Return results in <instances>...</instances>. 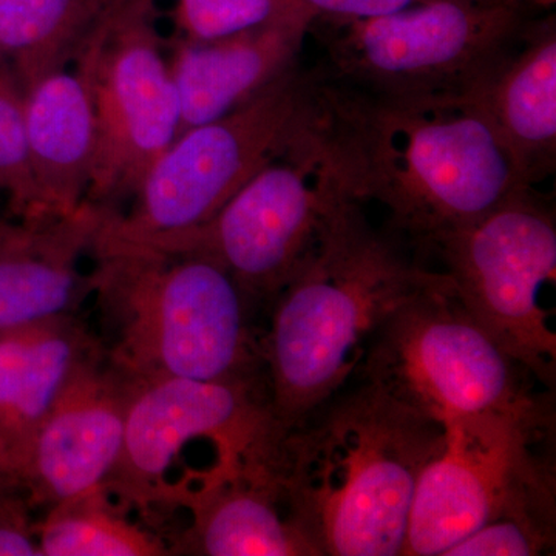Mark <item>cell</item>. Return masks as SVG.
<instances>
[{"label":"cell","instance_id":"3","mask_svg":"<svg viewBox=\"0 0 556 556\" xmlns=\"http://www.w3.org/2000/svg\"><path fill=\"white\" fill-rule=\"evenodd\" d=\"M442 438L441 424L368 380L289 431L285 484L318 555L404 554L417 481Z\"/></svg>","mask_w":556,"mask_h":556},{"label":"cell","instance_id":"13","mask_svg":"<svg viewBox=\"0 0 556 556\" xmlns=\"http://www.w3.org/2000/svg\"><path fill=\"white\" fill-rule=\"evenodd\" d=\"M130 391V376L104 348L76 369L10 466L11 482L30 506L51 507L104 486L123 448Z\"/></svg>","mask_w":556,"mask_h":556},{"label":"cell","instance_id":"21","mask_svg":"<svg viewBox=\"0 0 556 556\" xmlns=\"http://www.w3.org/2000/svg\"><path fill=\"white\" fill-rule=\"evenodd\" d=\"M42 556H163L169 547L127 518L105 486L49 507L35 525Z\"/></svg>","mask_w":556,"mask_h":556},{"label":"cell","instance_id":"8","mask_svg":"<svg viewBox=\"0 0 556 556\" xmlns=\"http://www.w3.org/2000/svg\"><path fill=\"white\" fill-rule=\"evenodd\" d=\"M457 300L536 379L554 387L556 332L544 305L555 287V214L533 188L434 240Z\"/></svg>","mask_w":556,"mask_h":556},{"label":"cell","instance_id":"23","mask_svg":"<svg viewBox=\"0 0 556 556\" xmlns=\"http://www.w3.org/2000/svg\"><path fill=\"white\" fill-rule=\"evenodd\" d=\"M0 190L7 193L11 212L24 225L51 222L33 177L24 94L7 68L0 70Z\"/></svg>","mask_w":556,"mask_h":556},{"label":"cell","instance_id":"24","mask_svg":"<svg viewBox=\"0 0 556 556\" xmlns=\"http://www.w3.org/2000/svg\"><path fill=\"white\" fill-rule=\"evenodd\" d=\"M308 14L317 16L303 0H179V22L190 42L225 39Z\"/></svg>","mask_w":556,"mask_h":556},{"label":"cell","instance_id":"18","mask_svg":"<svg viewBox=\"0 0 556 556\" xmlns=\"http://www.w3.org/2000/svg\"><path fill=\"white\" fill-rule=\"evenodd\" d=\"M43 76L24 91L25 134L36 188L47 218L75 214L86 203L97 149L89 68Z\"/></svg>","mask_w":556,"mask_h":556},{"label":"cell","instance_id":"22","mask_svg":"<svg viewBox=\"0 0 556 556\" xmlns=\"http://www.w3.org/2000/svg\"><path fill=\"white\" fill-rule=\"evenodd\" d=\"M555 546V496L527 497L485 522L445 556H535Z\"/></svg>","mask_w":556,"mask_h":556},{"label":"cell","instance_id":"26","mask_svg":"<svg viewBox=\"0 0 556 556\" xmlns=\"http://www.w3.org/2000/svg\"><path fill=\"white\" fill-rule=\"evenodd\" d=\"M316 11L318 20L364 21L387 16L430 2V0H303Z\"/></svg>","mask_w":556,"mask_h":556},{"label":"cell","instance_id":"29","mask_svg":"<svg viewBox=\"0 0 556 556\" xmlns=\"http://www.w3.org/2000/svg\"><path fill=\"white\" fill-rule=\"evenodd\" d=\"M519 2L526 3L529 7H548L555 2V0H519Z\"/></svg>","mask_w":556,"mask_h":556},{"label":"cell","instance_id":"7","mask_svg":"<svg viewBox=\"0 0 556 556\" xmlns=\"http://www.w3.org/2000/svg\"><path fill=\"white\" fill-rule=\"evenodd\" d=\"M519 0H430L364 21H325L328 78L375 93L464 98L525 35Z\"/></svg>","mask_w":556,"mask_h":556},{"label":"cell","instance_id":"2","mask_svg":"<svg viewBox=\"0 0 556 556\" xmlns=\"http://www.w3.org/2000/svg\"><path fill=\"white\" fill-rule=\"evenodd\" d=\"M441 278V270L422 268L380 236L361 203H343L270 302L268 331L260 339L280 427L289 433L340 393L380 328Z\"/></svg>","mask_w":556,"mask_h":556},{"label":"cell","instance_id":"17","mask_svg":"<svg viewBox=\"0 0 556 556\" xmlns=\"http://www.w3.org/2000/svg\"><path fill=\"white\" fill-rule=\"evenodd\" d=\"M104 207L86 201L67 217L24 225L0 247V331L72 316L90 295L89 254Z\"/></svg>","mask_w":556,"mask_h":556},{"label":"cell","instance_id":"28","mask_svg":"<svg viewBox=\"0 0 556 556\" xmlns=\"http://www.w3.org/2000/svg\"><path fill=\"white\" fill-rule=\"evenodd\" d=\"M21 225H11V223L0 222V247L13 239L20 232Z\"/></svg>","mask_w":556,"mask_h":556},{"label":"cell","instance_id":"16","mask_svg":"<svg viewBox=\"0 0 556 556\" xmlns=\"http://www.w3.org/2000/svg\"><path fill=\"white\" fill-rule=\"evenodd\" d=\"M495 131L522 185L533 188L556 164V30L530 25L466 94Z\"/></svg>","mask_w":556,"mask_h":556},{"label":"cell","instance_id":"4","mask_svg":"<svg viewBox=\"0 0 556 556\" xmlns=\"http://www.w3.org/2000/svg\"><path fill=\"white\" fill-rule=\"evenodd\" d=\"M90 295L113 364L131 378L257 380L249 299L206 255L94 233Z\"/></svg>","mask_w":556,"mask_h":556},{"label":"cell","instance_id":"19","mask_svg":"<svg viewBox=\"0 0 556 556\" xmlns=\"http://www.w3.org/2000/svg\"><path fill=\"white\" fill-rule=\"evenodd\" d=\"M101 350L76 314L0 331V455L9 470L76 369Z\"/></svg>","mask_w":556,"mask_h":556},{"label":"cell","instance_id":"5","mask_svg":"<svg viewBox=\"0 0 556 556\" xmlns=\"http://www.w3.org/2000/svg\"><path fill=\"white\" fill-rule=\"evenodd\" d=\"M316 72L295 64L222 118L179 134L142 179L129 214L104 208L98 233L148 243L200 228L270 161L308 119Z\"/></svg>","mask_w":556,"mask_h":556},{"label":"cell","instance_id":"27","mask_svg":"<svg viewBox=\"0 0 556 556\" xmlns=\"http://www.w3.org/2000/svg\"><path fill=\"white\" fill-rule=\"evenodd\" d=\"M13 490H17L14 486L13 482H11L9 468H7L5 459H3L2 455H0V500L3 496L9 495Z\"/></svg>","mask_w":556,"mask_h":556},{"label":"cell","instance_id":"6","mask_svg":"<svg viewBox=\"0 0 556 556\" xmlns=\"http://www.w3.org/2000/svg\"><path fill=\"white\" fill-rule=\"evenodd\" d=\"M358 371L441 426L482 415L551 417L530 390L532 375L470 316L444 273L380 328Z\"/></svg>","mask_w":556,"mask_h":556},{"label":"cell","instance_id":"11","mask_svg":"<svg viewBox=\"0 0 556 556\" xmlns=\"http://www.w3.org/2000/svg\"><path fill=\"white\" fill-rule=\"evenodd\" d=\"M150 7L152 0H118L75 58L89 68L97 115L86 201L110 211L137 193L179 131L177 91Z\"/></svg>","mask_w":556,"mask_h":556},{"label":"cell","instance_id":"15","mask_svg":"<svg viewBox=\"0 0 556 556\" xmlns=\"http://www.w3.org/2000/svg\"><path fill=\"white\" fill-rule=\"evenodd\" d=\"M317 20L308 14L211 42L179 43L169 65L177 91L178 135L241 108L299 64L303 42Z\"/></svg>","mask_w":556,"mask_h":556},{"label":"cell","instance_id":"25","mask_svg":"<svg viewBox=\"0 0 556 556\" xmlns=\"http://www.w3.org/2000/svg\"><path fill=\"white\" fill-rule=\"evenodd\" d=\"M28 507L20 490L0 500V556H42Z\"/></svg>","mask_w":556,"mask_h":556},{"label":"cell","instance_id":"30","mask_svg":"<svg viewBox=\"0 0 556 556\" xmlns=\"http://www.w3.org/2000/svg\"><path fill=\"white\" fill-rule=\"evenodd\" d=\"M3 68H5V65H3L2 60H0V70H3Z\"/></svg>","mask_w":556,"mask_h":556},{"label":"cell","instance_id":"14","mask_svg":"<svg viewBox=\"0 0 556 556\" xmlns=\"http://www.w3.org/2000/svg\"><path fill=\"white\" fill-rule=\"evenodd\" d=\"M174 506L190 511V526L170 555L320 556L295 517L283 467L208 470Z\"/></svg>","mask_w":556,"mask_h":556},{"label":"cell","instance_id":"9","mask_svg":"<svg viewBox=\"0 0 556 556\" xmlns=\"http://www.w3.org/2000/svg\"><path fill=\"white\" fill-rule=\"evenodd\" d=\"M287 437L265 382L131 378L123 448L104 486L123 506H164L170 470L189 445L211 442L226 470L283 466Z\"/></svg>","mask_w":556,"mask_h":556},{"label":"cell","instance_id":"1","mask_svg":"<svg viewBox=\"0 0 556 556\" xmlns=\"http://www.w3.org/2000/svg\"><path fill=\"white\" fill-rule=\"evenodd\" d=\"M308 130L348 199L433 243L529 188L468 98L390 97L318 70Z\"/></svg>","mask_w":556,"mask_h":556},{"label":"cell","instance_id":"20","mask_svg":"<svg viewBox=\"0 0 556 556\" xmlns=\"http://www.w3.org/2000/svg\"><path fill=\"white\" fill-rule=\"evenodd\" d=\"M118 0H0V60L22 94L75 61Z\"/></svg>","mask_w":556,"mask_h":556},{"label":"cell","instance_id":"12","mask_svg":"<svg viewBox=\"0 0 556 556\" xmlns=\"http://www.w3.org/2000/svg\"><path fill=\"white\" fill-rule=\"evenodd\" d=\"M442 427L417 481L405 556H445L508 507L555 490L551 466L533 450L551 417L482 415Z\"/></svg>","mask_w":556,"mask_h":556},{"label":"cell","instance_id":"10","mask_svg":"<svg viewBox=\"0 0 556 556\" xmlns=\"http://www.w3.org/2000/svg\"><path fill=\"white\" fill-rule=\"evenodd\" d=\"M350 200L306 119L291 148L249 179L203 226L139 244L206 255L228 270L249 302L270 303L308 257L332 215Z\"/></svg>","mask_w":556,"mask_h":556}]
</instances>
